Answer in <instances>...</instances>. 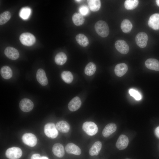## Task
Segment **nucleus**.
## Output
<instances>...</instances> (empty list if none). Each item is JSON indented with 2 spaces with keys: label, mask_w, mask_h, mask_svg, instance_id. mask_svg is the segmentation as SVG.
Instances as JSON below:
<instances>
[{
  "label": "nucleus",
  "mask_w": 159,
  "mask_h": 159,
  "mask_svg": "<svg viewBox=\"0 0 159 159\" xmlns=\"http://www.w3.org/2000/svg\"><path fill=\"white\" fill-rule=\"evenodd\" d=\"M95 28L97 33L102 37H107L109 33V29L107 23L103 20H99L95 24Z\"/></svg>",
  "instance_id": "1"
},
{
  "label": "nucleus",
  "mask_w": 159,
  "mask_h": 159,
  "mask_svg": "<svg viewBox=\"0 0 159 159\" xmlns=\"http://www.w3.org/2000/svg\"><path fill=\"white\" fill-rule=\"evenodd\" d=\"M44 132L49 138L54 139L58 135V132L55 125L53 123H48L44 126Z\"/></svg>",
  "instance_id": "2"
},
{
  "label": "nucleus",
  "mask_w": 159,
  "mask_h": 159,
  "mask_svg": "<svg viewBox=\"0 0 159 159\" xmlns=\"http://www.w3.org/2000/svg\"><path fill=\"white\" fill-rule=\"evenodd\" d=\"M19 40L22 44L28 46L33 45L36 42V38L34 36L29 32L22 34L19 37Z\"/></svg>",
  "instance_id": "3"
},
{
  "label": "nucleus",
  "mask_w": 159,
  "mask_h": 159,
  "mask_svg": "<svg viewBox=\"0 0 159 159\" xmlns=\"http://www.w3.org/2000/svg\"><path fill=\"white\" fill-rule=\"evenodd\" d=\"M82 128L83 130L90 136L95 135L98 131L97 125L92 122L87 121L85 122L82 125Z\"/></svg>",
  "instance_id": "4"
},
{
  "label": "nucleus",
  "mask_w": 159,
  "mask_h": 159,
  "mask_svg": "<svg viewBox=\"0 0 159 159\" xmlns=\"http://www.w3.org/2000/svg\"><path fill=\"white\" fill-rule=\"evenodd\" d=\"M5 155L9 159H18L21 156L22 151L20 148L14 147L8 149L6 151Z\"/></svg>",
  "instance_id": "5"
},
{
  "label": "nucleus",
  "mask_w": 159,
  "mask_h": 159,
  "mask_svg": "<svg viewBox=\"0 0 159 159\" xmlns=\"http://www.w3.org/2000/svg\"><path fill=\"white\" fill-rule=\"evenodd\" d=\"M22 139L25 144L31 147L35 146L37 143V139L36 136L34 134L30 133L24 134L22 136Z\"/></svg>",
  "instance_id": "6"
},
{
  "label": "nucleus",
  "mask_w": 159,
  "mask_h": 159,
  "mask_svg": "<svg viewBox=\"0 0 159 159\" xmlns=\"http://www.w3.org/2000/svg\"><path fill=\"white\" fill-rule=\"evenodd\" d=\"M148 39V36L146 33L141 32L137 34L135 40L138 46L141 48H144L147 45Z\"/></svg>",
  "instance_id": "7"
},
{
  "label": "nucleus",
  "mask_w": 159,
  "mask_h": 159,
  "mask_svg": "<svg viewBox=\"0 0 159 159\" xmlns=\"http://www.w3.org/2000/svg\"><path fill=\"white\" fill-rule=\"evenodd\" d=\"M20 109L25 112L31 111L33 108L34 105L33 102L30 99L24 98L22 99L19 104Z\"/></svg>",
  "instance_id": "8"
},
{
  "label": "nucleus",
  "mask_w": 159,
  "mask_h": 159,
  "mask_svg": "<svg viewBox=\"0 0 159 159\" xmlns=\"http://www.w3.org/2000/svg\"><path fill=\"white\" fill-rule=\"evenodd\" d=\"M115 47L120 53L126 54L129 50V47L126 42L123 40H118L115 43Z\"/></svg>",
  "instance_id": "9"
},
{
  "label": "nucleus",
  "mask_w": 159,
  "mask_h": 159,
  "mask_svg": "<svg viewBox=\"0 0 159 159\" xmlns=\"http://www.w3.org/2000/svg\"><path fill=\"white\" fill-rule=\"evenodd\" d=\"M5 55L9 59L15 60L18 59L19 54L18 51L15 48L8 47L6 48L4 51Z\"/></svg>",
  "instance_id": "10"
},
{
  "label": "nucleus",
  "mask_w": 159,
  "mask_h": 159,
  "mask_svg": "<svg viewBox=\"0 0 159 159\" xmlns=\"http://www.w3.org/2000/svg\"><path fill=\"white\" fill-rule=\"evenodd\" d=\"M149 26L155 30L159 29V14L155 13L151 15L149 19Z\"/></svg>",
  "instance_id": "11"
},
{
  "label": "nucleus",
  "mask_w": 159,
  "mask_h": 159,
  "mask_svg": "<svg viewBox=\"0 0 159 159\" xmlns=\"http://www.w3.org/2000/svg\"><path fill=\"white\" fill-rule=\"evenodd\" d=\"M129 143L128 137L124 135H121L118 138L116 144V146L119 150H122L127 147Z\"/></svg>",
  "instance_id": "12"
},
{
  "label": "nucleus",
  "mask_w": 159,
  "mask_h": 159,
  "mask_svg": "<svg viewBox=\"0 0 159 159\" xmlns=\"http://www.w3.org/2000/svg\"><path fill=\"white\" fill-rule=\"evenodd\" d=\"M82 104L80 98L76 96L72 99L68 104V108L71 111H75L78 110L81 107Z\"/></svg>",
  "instance_id": "13"
},
{
  "label": "nucleus",
  "mask_w": 159,
  "mask_h": 159,
  "mask_svg": "<svg viewBox=\"0 0 159 159\" xmlns=\"http://www.w3.org/2000/svg\"><path fill=\"white\" fill-rule=\"evenodd\" d=\"M36 78L38 82L42 86L46 85L48 83L47 78L44 71L42 69H39L37 72Z\"/></svg>",
  "instance_id": "14"
},
{
  "label": "nucleus",
  "mask_w": 159,
  "mask_h": 159,
  "mask_svg": "<svg viewBox=\"0 0 159 159\" xmlns=\"http://www.w3.org/2000/svg\"><path fill=\"white\" fill-rule=\"evenodd\" d=\"M65 149L67 152L68 154L79 155L81 153L80 148L78 146L72 143L67 144L65 146Z\"/></svg>",
  "instance_id": "15"
},
{
  "label": "nucleus",
  "mask_w": 159,
  "mask_h": 159,
  "mask_svg": "<svg viewBox=\"0 0 159 159\" xmlns=\"http://www.w3.org/2000/svg\"><path fill=\"white\" fill-rule=\"evenodd\" d=\"M145 65L146 67L149 69L159 71V61L155 59H148L145 61Z\"/></svg>",
  "instance_id": "16"
},
{
  "label": "nucleus",
  "mask_w": 159,
  "mask_h": 159,
  "mask_svg": "<svg viewBox=\"0 0 159 159\" xmlns=\"http://www.w3.org/2000/svg\"><path fill=\"white\" fill-rule=\"evenodd\" d=\"M117 129V126L113 123L107 124L102 132V134L105 138H107L115 132Z\"/></svg>",
  "instance_id": "17"
},
{
  "label": "nucleus",
  "mask_w": 159,
  "mask_h": 159,
  "mask_svg": "<svg viewBox=\"0 0 159 159\" xmlns=\"http://www.w3.org/2000/svg\"><path fill=\"white\" fill-rule=\"evenodd\" d=\"M127 70V65L125 63H121L116 65L114 71L115 74L117 76L121 77L126 73Z\"/></svg>",
  "instance_id": "18"
},
{
  "label": "nucleus",
  "mask_w": 159,
  "mask_h": 159,
  "mask_svg": "<svg viewBox=\"0 0 159 159\" xmlns=\"http://www.w3.org/2000/svg\"><path fill=\"white\" fill-rule=\"evenodd\" d=\"M52 151L53 154L59 158L63 157L65 154L63 146L59 143H55L53 146Z\"/></svg>",
  "instance_id": "19"
},
{
  "label": "nucleus",
  "mask_w": 159,
  "mask_h": 159,
  "mask_svg": "<svg viewBox=\"0 0 159 159\" xmlns=\"http://www.w3.org/2000/svg\"><path fill=\"white\" fill-rule=\"evenodd\" d=\"M102 145V143L100 141L95 142L89 150V154L92 156L98 155L101 149Z\"/></svg>",
  "instance_id": "20"
},
{
  "label": "nucleus",
  "mask_w": 159,
  "mask_h": 159,
  "mask_svg": "<svg viewBox=\"0 0 159 159\" xmlns=\"http://www.w3.org/2000/svg\"><path fill=\"white\" fill-rule=\"evenodd\" d=\"M56 126L57 128L62 133H67L69 130L70 126L66 121L62 120L57 122Z\"/></svg>",
  "instance_id": "21"
},
{
  "label": "nucleus",
  "mask_w": 159,
  "mask_h": 159,
  "mask_svg": "<svg viewBox=\"0 0 159 159\" xmlns=\"http://www.w3.org/2000/svg\"><path fill=\"white\" fill-rule=\"evenodd\" d=\"M0 74L4 79H9L12 77V72L9 67L7 66H4L1 69Z\"/></svg>",
  "instance_id": "22"
},
{
  "label": "nucleus",
  "mask_w": 159,
  "mask_h": 159,
  "mask_svg": "<svg viewBox=\"0 0 159 159\" xmlns=\"http://www.w3.org/2000/svg\"><path fill=\"white\" fill-rule=\"evenodd\" d=\"M87 4L90 10L93 12L98 11L101 6V3L99 0H88Z\"/></svg>",
  "instance_id": "23"
},
{
  "label": "nucleus",
  "mask_w": 159,
  "mask_h": 159,
  "mask_svg": "<svg viewBox=\"0 0 159 159\" xmlns=\"http://www.w3.org/2000/svg\"><path fill=\"white\" fill-rule=\"evenodd\" d=\"M75 39L77 42L82 47H86L89 44L88 38L82 34H77L76 36Z\"/></svg>",
  "instance_id": "24"
},
{
  "label": "nucleus",
  "mask_w": 159,
  "mask_h": 159,
  "mask_svg": "<svg viewBox=\"0 0 159 159\" xmlns=\"http://www.w3.org/2000/svg\"><path fill=\"white\" fill-rule=\"evenodd\" d=\"M72 19L74 24L77 26L82 25L84 23L85 20L82 15L80 13L76 12L73 14Z\"/></svg>",
  "instance_id": "25"
},
{
  "label": "nucleus",
  "mask_w": 159,
  "mask_h": 159,
  "mask_svg": "<svg viewBox=\"0 0 159 159\" xmlns=\"http://www.w3.org/2000/svg\"><path fill=\"white\" fill-rule=\"evenodd\" d=\"M122 32L125 33H128L131 31L132 25L131 22L128 19H125L122 22L120 25Z\"/></svg>",
  "instance_id": "26"
},
{
  "label": "nucleus",
  "mask_w": 159,
  "mask_h": 159,
  "mask_svg": "<svg viewBox=\"0 0 159 159\" xmlns=\"http://www.w3.org/2000/svg\"><path fill=\"white\" fill-rule=\"evenodd\" d=\"M67 57L63 52H60L57 54L56 55L54 60L56 63L57 65H62L64 64L67 61Z\"/></svg>",
  "instance_id": "27"
},
{
  "label": "nucleus",
  "mask_w": 159,
  "mask_h": 159,
  "mask_svg": "<svg viewBox=\"0 0 159 159\" xmlns=\"http://www.w3.org/2000/svg\"><path fill=\"white\" fill-rule=\"evenodd\" d=\"M96 69V67L95 64L92 62H90L85 66L84 72L86 75L91 76L95 73Z\"/></svg>",
  "instance_id": "28"
},
{
  "label": "nucleus",
  "mask_w": 159,
  "mask_h": 159,
  "mask_svg": "<svg viewBox=\"0 0 159 159\" xmlns=\"http://www.w3.org/2000/svg\"><path fill=\"white\" fill-rule=\"evenodd\" d=\"M62 80L66 83L69 84L72 82L73 79L72 74L69 71H64L61 74Z\"/></svg>",
  "instance_id": "29"
},
{
  "label": "nucleus",
  "mask_w": 159,
  "mask_h": 159,
  "mask_svg": "<svg viewBox=\"0 0 159 159\" xmlns=\"http://www.w3.org/2000/svg\"><path fill=\"white\" fill-rule=\"evenodd\" d=\"M139 1L138 0H126L124 3V6L127 10H133L138 6Z\"/></svg>",
  "instance_id": "30"
},
{
  "label": "nucleus",
  "mask_w": 159,
  "mask_h": 159,
  "mask_svg": "<svg viewBox=\"0 0 159 159\" xmlns=\"http://www.w3.org/2000/svg\"><path fill=\"white\" fill-rule=\"evenodd\" d=\"M11 14L8 11H6L0 15V25H2L6 23L10 19Z\"/></svg>",
  "instance_id": "31"
},
{
  "label": "nucleus",
  "mask_w": 159,
  "mask_h": 159,
  "mask_svg": "<svg viewBox=\"0 0 159 159\" xmlns=\"http://www.w3.org/2000/svg\"><path fill=\"white\" fill-rule=\"evenodd\" d=\"M31 12L30 9L28 7L22 8L20 11L19 16L24 19H27L29 17Z\"/></svg>",
  "instance_id": "32"
},
{
  "label": "nucleus",
  "mask_w": 159,
  "mask_h": 159,
  "mask_svg": "<svg viewBox=\"0 0 159 159\" xmlns=\"http://www.w3.org/2000/svg\"><path fill=\"white\" fill-rule=\"evenodd\" d=\"M130 95L133 97L136 100H139L142 98V96L140 93L137 90L133 89H130L129 91Z\"/></svg>",
  "instance_id": "33"
},
{
  "label": "nucleus",
  "mask_w": 159,
  "mask_h": 159,
  "mask_svg": "<svg viewBox=\"0 0 159 159\" xmlns=\"http://www.w3.org/2000/svg\"><path fill=\"white\" fill-rule=\"evenodd\" d=\"M79 11L82 15L85 16L88 14L89 9L87 6L83 5L80 7Z\"/></svg>",
  "instance_id": "34"
},
{
  "label": "nucleus",
  "mask_w": 159,
  "mask_h": 159,
  "mask_svg": "<svg viewBox=\"0 0 159 159\" xmlns=\"http://www.w3.org/2000/svg\"><path fill=\"white\" fill-rule=\"evenodd\" d=\"M40 157L41 156L39 154L35 153L32 156L31 159H39Z\"/></svg>",
  "instance_id": "35"
},
{
  "label": "nucleus",
  "mask_w": 159,
  "mask_h": 159,
  "mask_svg": "<svg viewBox=\"0 0 159 159\" xmlns=\"http://www.w3.org/2000/svg\"><path fill=\"white\" fill-rule=\"evenodd\" d=\"M155 132V135L157 137L159 138V126L156 128Z\"/></svg>",
  "instance_id": "36"
},
{
  "label": "nucleus",
  "mask_w": 159,
  "mask_h": 159,
  "mask_svg": "<svg viewBox=\"0 0 159 159\" xmlns=\"http://www.w3.org/2000/svg\"><path fill=\"white\" fill-rule=\"evenodd\" d=\"M39 159H48L47 157L43 156L41 157Z\"/></svg>",
  "instance_id": "37"
},
{
  "label": "nucleus",
  "mask_w": 159,
  "mask_h": 159,
  "mask_svg": "<svg viewBox=\"0 0 159 159\" xmlns=\"http://www.w3.org/2000/svg\"><path fill=\"white\" fill-rule=\"evenodd\" d=\"M157 5L159 6V0H156L155 1Z\"/></svg>",
  "instance_id": "38"
},
{
  "label": "nucleus",
  "mask_w": 159,
  "mask_h": 159,
  "mask_svg": "<svg viewBox=\"0 0 159 159\" xmlns=\"http://www.w3.org/2000/svg\"><path fill=\"white\" fill-rule=\"evenodd\" d=\"M75 1H76L77 2H80V1H82V0H75Z\"/></svg>",
  "instance_id": "39"
},
{
  "label": "nucleus",
  "mask_w": 159,
  "mask_h": 159,
  "mask_svg": "<svg viewBox=\"0 0 159 159\" xmlns=\"http://www.w3.org/2000/svg\"></svg>",
  "instance_id": "40"
}]
</instances>
